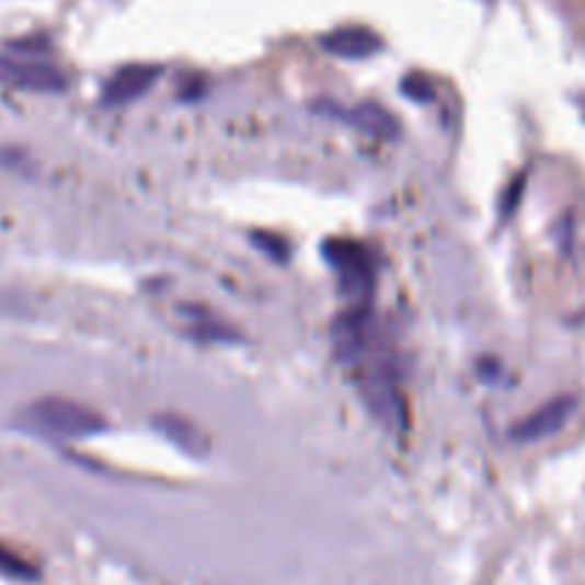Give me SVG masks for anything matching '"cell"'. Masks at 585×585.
Segmentation results:
<instances>
[{
    "label": "cell",
    "mask_w": 585,
    "mask_h": 585,
    "mask_svg": "<svg viewBox=\"0 0 585 585\" xmlns=\"http://www.w3.org/2000/svg\"><path fill=\"white\" fill-rule=\"evenodd\" d=\"M334 352L357 371V389L380 420L403 423L394 352L371 320L369 306H355L334 320Z\"/></svg>",
    "instance_id": "obj_1"
},
{
    "label": "cell",
    "mask_w": 585,
    "mask_h": 585,
    "mask_svg": "<svg viewBox=\"0 0 585 585\" xmlns=\"http://www.w3.org/2000/svg\"><path fill=\"white\" fill-rule=\"evenodd\" d=\"M23 423L37 434L58 437V440H87L106 432V420L69 398H41L26 405Z\"/></svg>",
    "instance_id": "obj_2"
},
{
    "label": "cell",
    "mask_w": 585,
    "mask_h": 585,
    "mask_svg": "<svg viewBox=\"0 0 585 585\" xmlns=\"http://www.w3.org/2000/svg\"><path fill=\"white\" fill-rule=\"evenodd\" d=\"M325 261L332 263L340 280V291L355 300V306H369L375 291V257L363 243L346 238H332L323 243Z\"/></svg>",
    "instance_id": "obj_3"
},
{
    "label": "cell",
    "mask_w": 585,
    "mask_h": 585,
    "mask_svg": "<svg viewBox=\"0 0 585 585\" xmlns=\"http://www.w3.org/2000/svg\"><path fill=\"white\" fill-rule=\"evenodd\" d=\"M0 83L15 89H26V92H64L66 74L58 66L44 64V60H23L0 55Z\"/></svg>",
    "instance_id": "obj_4"
},
{
    "label": "cell",
    "mask_w": 585,
    "mask_h": 585,
    "mask_svg": "<svg viewBox=\"0 0 585 585\" xmlns=\"http://www.w3.org/2000/svg\"><path fill=\"white\" fill-rule=\"evenodd\" d=\"M577 405L580 400L574 398V394H563V398L542 403L537 412H531L528 417H523L517 426H512V440L537 443L546 440V437H554V434L574 417Z\"/></svg>",
    "instance_id": "obj_5"
},
{
    "label": "cell",
    "mask_w": 585,
    "mask_h": 585,
    "mask_svg": "<svg viewBox=\"0 0 585 585\" xmlns=\"http://www.w3.org/2000/svg\"><path fill=\"white\" fill-rule=\"evenodd\" d=\"M314 112L334 117V121H343V124L355 126V129L369 131V135H375V138H394V135L400 131L394 115H391L389 108L377 106V103L340 106V103H332V101H318L314 103Z\"/></svg>",
    "instance_id": "obj_6"
},
{
    "label": "cell",
    "mask_w": 585,
    "mask_h": 585,
    "mask_svg": "<svg viewBox=\"0 0 585 585\" xmlns=\"http://www.w3.org/2000/svg\"><path fill=\"white\" fill-rule=\"evenodd\" d=\"M160 72H163V69L154 64L124 66V69H117V72L103 83L101 101L106 103V106H126V103L138 101V97H144V94L152 89V83L160 78Z\"/></svg>",
    "instance_id": "obj_7"
},
{
    "label": "cell",
    "mask_w": 585,
    "mask_h": 585,
    "mask_svg": "<svg viewBox=\"0 0 585 585\" xmlns=\"http://www.w3.org/2000/svg\"><path fill=\"white\" fill-rule=\"evenodd\" d=\"M320 46L325 51L337 55V58L363 60L383 49V41H380V35L366 30V26H343V30H334L320 37Z\"/></svg>",
    "instance_id": "obj_8"
},
{
    "label": "cell",
    "mask_w": 585,
    "mask_h": 585,
    "mask_svg": "<svg viewBox=\"0 0 585 585\" xmlns=\"http://www.w3.org/2000/svg\"><path fill=\"white\" fill-rule=\"evenodd\" d=\"M152 423L167 440H172L174 446L188 451V455L203 457L209 451V443H206V437H203V432L195 426V423H188V420L177 417V414H158Z\"/></svg>",
    "instance_id": "obj_9"
},
{
    "label": "cell",
    "mask_w": 585,
    "mask_h": 585,
    "mask_svg": "<svg viewBox=\"0 0 585 585\" xmlns=\"http://www.w3.org/2000/svg\"><path fill=\"white\" fill-rule=\"evenodd\" d=\"M0 574L9 580H23V583H32L37 580V569L32 563H26L21 554H15L7 546H0Z\"/></svg>",
    "instance_id": "obj_10"
},
{
    "label": "cell",
    "mask_w": 585,
    "mask_h": 585,
    "mask_svg": "<svg viewBox=\"0 0 585 585\" xmlns=\"http://www.w3.org/2000/svg\"><path fill=\"white\" fill-rule=\"evenodd\" d=\"M254 246H261L263 254L275 257V261H286L289 257V243L277 234H266V231H252Z\"/></svg>",
    "instance_id": "obj_11"
},
{
    "label": "cell",
    "mask_w": 585,
    "mask_h": 585,
    "mask_svg": "<svg viewBox=\"0 0 585 585\" xmlns=\"http://www.w3.org/2000/svg\"><path fill=\"white\" fill-rule=\"evenodd\" d=\"M400 87H403V94H409L414 101H428V97H434L432 83H428V78H423V74H409V78H403Z\"/></svg>",
    "instance_id": "obj_12"
}]
</instances>
